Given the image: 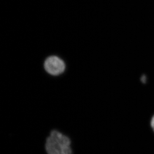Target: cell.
<instances>
[{
  "label": "cell",
  "mask_w": 154,
  "mask_h": 154,
  "mask_svg": "<svg viewBox=\"0 0 154 154\" xmlns=\"http://www.w3.org/2000/svg\"><path fill=\"white\" fill-rule=\"evenodd\" d=\"M151 126L152 128L154 131V115L152 118L151 121Z\"/></svg>",
  "instance_id": "3"
},
{
  "label": "cell",
  "mask_w": 154,
  "mask_h": 154,
  "mask_svg": "<svg viewBox=\"0 0 154 154\" xmlns=\"http://www.w3.org/2000/svg\"><path fill=\"white\" fill-rule=\"evenodd\" d=\"M71 140L60 131L54 130L50 133L45 142L48 154H72Z\"/></svg>",
  "instance_id": "1"
},
{
  "label": "cell",
  "mask_w": 154,
  "mask_h": 154,
  "mask_svg": "<svg viewBox=\"0 0 154 154\" xmlns=\"http://www.w3.org/2000/svg\"><path fill=\"white\" fill-rule=\"evenodd\" d=\"M45 67L48 73L53 75H57L64 71L65 64L58 57L52 56L45 60Z\"/></svg>",
  "instance_id": "2"
}]
</instances>
